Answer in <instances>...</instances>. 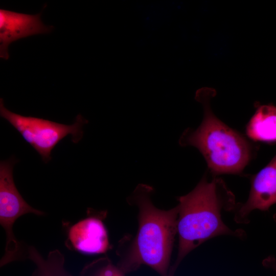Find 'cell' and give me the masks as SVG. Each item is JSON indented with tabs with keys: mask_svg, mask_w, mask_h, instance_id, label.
I'll return each instance as SVG.
<instances>
[{
	"mask_svg": "<svg viewBox=\"0 0 276 276\" xmlns=\"http://www.w3.org/2000/svg\"><path fill=\"white\" fill-rule=\"evenodd\" d=\"M27 258L36 265L31 276H73L64 267V257L58 249L50 251L46 258L33 246H29Z\"/></svg>",
	"mask_w": 276,
	"mask_h": 276,
	"instance_id": "obj_10",
	"label": "cell"
},
{
	"mask_svg": "<svg viewBox=\"0 0 276 276\" xmlns=\"http://www.w3.org/2000/svg\"><path fill=\"white\" fill-rule=\"evenodd\" d=\"M262 264L264 266L271 268L276 273V260L274 256L268 257L263 261Z\"/></svg>",
	"mask_w": 276,
	"mask_h": 276,
	"instance_id": "obj_12",
	"label": "cell"
},
{
	"mask_svg": "<svg viewBox=\"0 0 276 276\" xmlns=\"http://www.w3.org/2000/svg\"><path fill=\"white\" fill-rule=\"evenodd\" d=\"M107 257L96 259L84 266L79 276H125Z\"/></svg>",
	"mask_w": 276,
	"mask_h": 276,
	"instance_id": "obj_11",
	"label": "cell"
},
{
	"mask_svg": "<svg viewBox=\"0 0 276 276\" xmlns=\"http://www.w3.org/2000/svg\"><path fill=\"white\" fill-rule=\"evenodd\" d=\"M215 94L210 88L196 91L195 99L203 107V119L195 129L189 128L183 131L179 144L198 149L215 175L240 174L252 157V147L243 136L214 114L210 102Z\"/></svg>",
	"mask_w": 276,
	"mask_h": 276,
	"instance_id": "obj_3",
	"label": "cell"
},
{
	"mask_svg": "<svg viewBox=\"0 0 276 276\" xmlns=\"http://www.w3.org/2000/svg\"><path fill=\"white\" fill-rule=\"evenodd\" d=\"M15 162L11 158L0 163V223L6 235L5 252L0 261L1 267L23 260L25 257L21 245L13 231L16 220L27 214H44L43 212L30 205L17 189L13 177Z\"/></svg>",
	"mask_w": 276,
	"mask_h": 276,
	"instance_id": "obj_5",
	"label": "cell"
},
{
	"mask_svg": "<svg viewBox=\"0 0 276 276\" xmlns=\"http://www.w3.org/2000/svg\"><path fill=\"white\" fill-rule=\"evenodd\" d=\"M53 26L44 25L40 14L31 15L0 9V56L8 59L9 45L19 39L50 32Z\"/></svg>",
	"mask_w": 276,
	"mask_h": 276,
	"instance_id": "obj_7",
	"label": "cell"
},
{
	"mask_svg": "<svg viewBox=\"0 0 276 276\" xmlns=\"http://www.w3.org/2000/svg\"><path fill=\"white\" fill-rule=\"evenodd\" d=\"M246 132L255 141L276 142V106H259L246 126Z\"/></svg>",
	"mask_w": 276,
	"mask_h": 276,
	"instance_id": "obj_9",
	"label": "cell"
},
{
	"mask_svg": "<svg viewBox=\"0 0 276 276\" xmlns=\"http://www.w3.org/2000/svg\"><path fill=\"white\" fill-rule=\"evenodd\" d=\"M276 204V154L270 162L251 179L248 198L244 203L238 204L234 220L247 223L248 217L255 210L266 211Z\"/></svg>",
	"mask_w": 276,
	"mask_h": 276,
	"instance_id": "obj_6",
	"label": "cell"
},
{
	"mask_svg": "<svg viewBox=\"0 0 276 276\" xmlns=\"http://www.w3.org/2000/svg\"><path fill=\"white\" fill-rule=\"evenodd\" d=\"M151 186L140 183L127 199L139 210L137 232L125 251L119 253L118 266L126 274L146 265L160 276H169L170 261L177 234V205L168 210L152 203Z\"/></svg>",
	"mask_w": 276,
	"mask_h": 276,
	"instance_id": "obj_2",
	"label": "cell"
},
{
	"mask_svg": "<svg viewBox=\"0 0 276 276\" xmlns=\"http://www.w3.org/2000/svg\"><path fill=\"white\" fill-rule=\"evenodd\" d=\"M68 238L75 249L87 254L105 253L110 246L106 228L96 217L86 218L72 225Z\"/></svg>",
	"mask_w": 276,
	"mask_h": 276,
	"instance_id": "obj_8",
	"label": "cell"
},
{
	"mask_svg": "<svg viewBox=\"0 0 276 276\" xmlns=\"http://www.w3.org/2000/svg\"><path fill=\"white\" fill-rule=\"evenodd\" d=\"M177 200L178 252L169 276H174L185 257L206 241L221 235L245 237L244 231L232 230L222 219L223 210L234 211L238 204L222 179L209 180L204 175L193 190Z\"/></svg>",
	"mask_w": 276,
	"mask_h": 276,
	"instance_id": "obj_1",
	"label": "cell"
},
{
	"mask_svg": "<svg viewBox=\"0 0 276 276\" xmlns=\"http://www.w3.org/2000/svg\"><path fill=\"white\" fill-rule=\"evenodd\" d=\"M0 115L40 155L44 163L51 159L52 150L67 135H71L73 142L78 143L83 135V127L88 123L81 114L76 117L72 125L21 116L6 108L2 99L0 100Z\"/></svg>",
	"mask_w": 276,
	"mask_h": 276,
	"instance_id": "obj_4",
	"label": "cell"
}]
</instances>
